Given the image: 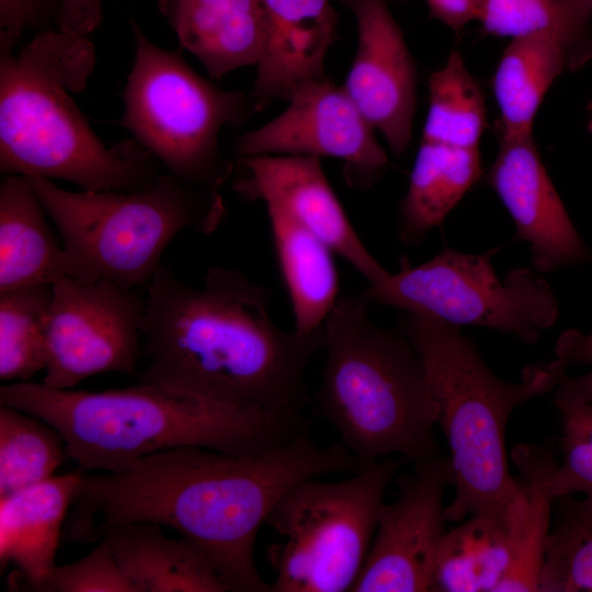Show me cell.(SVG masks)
Masks as SVG:
<instances>
[{
  "label": "cell",
  "mask_w": 592,
  "mask_h": 592,
  "mask_svg": "<svg viewBox=\"0 0 592 592\" xmlns=\"http://www.w3.org/2000/svg\"><path fill=\"white\" fill-rule=\"evenodd\" d=\"M29 179L5 175L0 185V292L68 277V264Z\"/></svg>",
  "instance_id": "cell-23"
},
{
  "label": "cell",
  "mask_w": 592,
  "mask_h": 592,
  "mask_svg": "<svg viewBox=\"0 0 592 592\" xmlns=\"http://www.w3.org/2000/svg\"><path fill=\"white\" fill-rule=\"evenodd\" d=\"M497 250L467 253L445 246L426 262L405 264L362 292L371 303L457 328L492 329L533 344L556 323L558 300L533 266L513 269L501 280L492 262Z\"/></svg>",
  "instance_id": "cell-10"
},
{
  "label": "cell",
  "mask_w": 592,
  "mask_h": 592,
  "mask_svg": "<svg viewBox=\"0 0 592 592\" xmlns=\"http://www.w3.org/2000/svg\"><path fill=\"white\" fill-rule=\"evenodd\" d=\"M432 16L454 32H460L467 23L477 20L482 0H426Z\"/></svg>",
  "instance_id": "cell-36"
},
{
  "label": "cell",
  "mask_w": 592,
  "mask_h": 592,
  "mask_svg": "<svg viewBox=\"0 0 592 592\" xmlns=\"http://www.w3.org/2000/svg\"><path fill=\"white\" fill-rule=\"evenodd\" d=\"M590 14L577 0H482L477 20L494 36L517 38L553 32L591 57L587 36Z\"/></svg>",
  "instance_id": "cell-31"
},
{
  "label": "cell",
  "mask_w": 592,
  "mask_h": 592,
  "mask_svg": "<svg viewBox=\"0 0 592 592\" xmlns=\"http://www.w3.org/2000/svg\"><path fill=\"white\" fill-rule=\"evenodd\" d=\"M406 460L386 457L346 479L310 478L284 493L265 522L281 537L267 550L271 592H351L387 487Z\"/></svg>",
  "instance_id": "cell-9"
},
{
  "label": "cell",
  "mask_w": 592,
  "mask_h": 592,
  "mask_svg": "<svg viewBox=\"0 0 592 592\" xmlns=\"http://www.w3.org/2000/svg\"><path fill=\"white\" fill-rule=\"evenodd\" d=\"M555 353L568 367L574 364H592V331L584 334L576 329L566 330L557 339Z\"/></svg>",
  "instance_id": "cell-37"
},
{
  "label": "cell",
  "mask_w": 592,
  "mask_h": 592,
  "mask_svg": "<svg viewBox=\"0 0 592 592\" xmlns=\"http://www.w3.org/2000/svg\"><path fill=\"white\" fill-rule=\"evenodd\" d=\"M561 418L562 459L547 478V487L556 499L582 493L592 499V402L554 399Z\"/></svg>",
  "instance_id": "cell-32"
},
{
  "label": "cell",
  "mask_w": 592,
  "mask_h": 592,
  "mask_svg": "<svg viewBox=\"0 0 592 592\" xmlns=\"http://www.w3.org/2000/svg\"><path fill=\"white\" fill-rule=\"evenodd\" d=\"M234 187L243 198L271 205L326 242L367 285L388 275L367 249L327 179L320 158L298 155L237 157Z\"/></svg>",
  "instance_id": "cell-14"
},
{
  "label": "cell",
  "mask_w": 592,
  "mask_h": 592,
  "mask_svg": "<svg viewBox=\"0 0 592 592\" xmlns=\"http://www.w3.org/2000/svg\"><path fill=\"white\" fill-rule=\"evenodd\" d=\"M0 405L53 425L78 470L117 473L140 457L181 446L251 455L310 428L301 413L214 402L156 384L104 391L55 389L32 382L0 387Z\"/></svg>",
  "instance_id": "cell-3"
},
{
  "label": "cell",
  "mask_w": 592,
  "mask_h": 592,
  "mask_svg": "<svg viewBox=\"0 0 592 592\" xmlns=\"http://www.w3.org/2000/svg\"><path fill=\"white\" fill-rule=\"evenodd\" d=\"M287 102L275 118L238 138L237 157L337 158L343 162L346 184L354 189H369L382 177L387 153L343 86L326 76L301 86Z\"/></svg>",
  "instance_id": "cell-12"
},
{
  "label": "cell",
  "mask_w": 592,
  "mask_h": 592,
  "mask_svg": "<svg viewBox=\"0 0 592 592\" xmlns=\"http://www.w3.org/2000/svg\"><path fill=\"white\" fill-rule=\"evenodd\" d=\"M482 175L478 148L421 141L399 209V238L421 243Z\"/></svg>",
  "instance_id": "cell-25"
},
{
  "label": "cell",
  "mask_w": 592,
  "mask_h": 592,
  "mask_svg": "<svg viewBox=\"0 0 592 592\" xmlns=\"http://www.w3.org/2000/svg\"><path fill=\"white\" fill-rule=\"evenodd\" d=\"M135 58L118 122L133 139L181 181L213 193L232 174L219 148L225 126L244 123L250 95L226 91L195 72L178 52L156 45L130 21Z\"/></svg>",
  "instance_id": "cell-8"
},
{
  "label": "cell",
  "mask_w": 592,
  "mask_h": 592,
  "mask_svg": "<svg viewBox=\"0 0 592 592\" xmlns=\"http://www.w3.org/2000/svg\"><path fill=\"white\" fill-rule=\"evenodd\" d=\"M158 7L212 79L258 65L263 25L257 0H158Z\"/></svg>",
  "instance_id": "cell-20"
},
{
  "label": "cell",
  "mask_w": 592,
  "mask_h": 592,
  "mask_svg": "<svg viewBox=\"0 0 592 592\" xmlns=\"http://www.w3.org/2000/svg\"><path fill=\"white\" fill-rule=\"evenodd\" d=\"M53 284L0 292V378L29 382L46 367L45 318Z\"/></svg>",
  "instance_id": "cell-29"
},
{
  "label": "cell",
  "mask_w": 592,
  "mask_h": 592,
  "mask_svg": "<svg viewBox=\"0 0 592 592\" xmlns=\"http://www.w3.org/2000/svg\"><path fill=\"white\" fill-rule=\"evenodd\" d=\"M453 483L448 456L414 463L383 503L363 569L351 592L431 591L445 530L444 492Z\"/></svg>",
  "instance_id": "cell-13"
},
{
  "label": "cell",
  "mask_w": 592,
  "mask_h": 592,
  "mask_svg": "<svg viewBox=\"0 0 592 592\" xmlns=\"http://www.w3.org/2000/svg\"><path fill=\"white\" fill-rule=\"evenodd\" d=\"M146 295L107 280L83 283L62 277L53 284L45 318L46 367L42 382L71 389L109 372L134 375L143 353Z\"/></svg>",
  "instance_id": "cell-11"
},
{
  "label": "cell",
  "mask_w": 592,
  "mask_h": 592,
  "mask_svg": "<svg viewBox=\"0 0 592 592\" xmlns=\"http://www.w3.org/2000/svg\"><path fill=\"white\" fill-rule=\"evenodd\" d=\"M589 115H590V119L588 123V127H589V130L592 133V100L589 105Z\"/></svg>",
  "instance_id": "cell-40"
},
{
  "label": "cell",
  "mask_w": 592,
  "mask_h": 592,
  "mask_svg": "<svg viewBox=\"0 0 592 592\" xmlns=\"http://www.w3.org/2000/svg\"><path fill=\"white\" fill-rule=\"evenodd\" d=\"M369 304L348 293L327 317L317 407L362 466L436 456L437 408L422 360L398 327L371 319Z\"/></svg>",
  "instance_id": "cell-5"
},
{
  "label": "cell",
  "mask_w": 592,
  "mask_h": 592,
  "mask_svg": "<svg viewBox=\"0 0 592 592\" xmlns=\"http://www.w3.org/2000/svg\"><path fill=\"white\" fill-rule=\"evenodd\" d=\"M272 242L291 300L294 329L312 333L323 323L340 295L333 250L278 208L265 205Z\"/></svg>",
  "instance_id": "cell-24"
},
{
  "label": "cell",
  "mask_w": 592,
  "mask_h": 592,
  "mask_svg": "<svg viewBox=\"0 0 592 592\" xmlns=\"http://www.w3.org/2000/svg\"><path fill=\"white\" fill-rule=\"evenodd\" d=\"M45 19V0H0V49L18 48L23 33Z\"/></svg>",
  "instance_id": "cell-34"
},
{
  "label": "cell",
  "mask_w": 592,
  "mask_h": 592,
  "mask_svg": "<svg viewBox=\"0 0 592 592\" xmlns=\"http://www.w3.org/2000/svg\"><path fill=\"white\" fill-rule=\"evenodd\" d=\"M362 467L341 441L319 445L310 428L251 455L201 446L167 449L117 473L83 474L67 536L93 542L96 517L100 524L168 526L205 553L227 592H271L257 568L254 546L276 502L304 480Z\"/></svg>",
  "instance_id": "cell-1"
},
{
  "label": "cell",
  "mask_w": 592,
  "mask_h": 592,
  "mask_svg": "<svg viewBox=\"0 0 592 592\" xmlns=\"http://www.w3.org/2000/svg\"><path fill=\"white\" fill-rule=\"evenodd\" d=\"M486 182L511 216L515 239L528 244L536 271L544 274L592 260L546 171L533 134L500 136Z\"/></svg>",
  "instance_id": "cell-16"
},
{
  "label": "cell",
  "mask_w": 592,
  "mask_h": 592,
  "mask_svg": "<svg viewBox=\"0 0 592 592\" xmlns=\"http://www.w3.org/2000/svg\"><path fill=\"white\" fill-rule=\"evenodd\" d=\"M87 36L42 30L20 48L0 49V171L59 179L84 191H124L150 181L159 162L134 139L107 147L71 93L95 65Z\"/></svg>",
  "instance_id": "cell-4"
},
{
  "label": "cell",
  "mask_w": 592,
  "mask_h": 592,
  "mask_svg": "<svg viewBox=\"0 0 592 592\" xmlns=\"http://www.w3.org/2000/svg\"><path fill=\"white\" fill-rule=\"evenodd\" d=\"M146 291L139 382L223 405L305 412L307 371L323 350V327H278L270 291L236 269L210 266L193 287L162 263Z\"/></svg>",
  "instance_id": "cell-2"
},
{
  "label": "cell",
  "mask_w": 592,
  "mask_h": 592,
  "mask_svg": "<svg viewBox=\"0 0 592 592\" xmlns=\"http://www.w3.org/2000/svg\"><path fill=\"white\" fill-rule=\"evenodd\" d=\"M111 548L136 592H227L205 553L166 536L150 522L100 524L94 539Z\"/></svg>",
  "instance_id": "cell-19"
},
{
  "label": "cell",
  "mask_w": 592,
  "mask_h": 592,
  "mask_svg": "<svg viewBox=\"0 0 592 592\" xmlns=\"http://www.w3.org/2000/svg\"><path fill=\"white\" fill-rule=\"evenodd\" d=\"M83 473L52 478L0 499V565H15L32 588L54 569L60 531Z\"/></svg>",
  "instance_id": "cell-21"
},
{
  "label": "cell",
  "mask_w": 592,
  "mask_h": 592,
  "mask_svg": "<svg viewBox=\"0 0 592 592\" xmlns=\"http://www.w3.org/2000/svg\"><path fill=\"white\" fill-rule=\"evenodd\" d=\"M397 327L414 346L436 402V425L448 446L455 493L445 519L505 510L524 486L511 475L505 430L521 405L554 391L568 366L555 358L524 367L519 383L498 377L459 328L405 312Z\"/></svg>",
  "instance_id": "cell-6"
},
{
  "label": "cell",
  "mask_w": 592,
  "mask_h": 592,
  "mask_svg": "<svg viewBox=\"0 0 592 592\" xmlns=\"http://www.w3.org/2000/svg\"><path fill=\"white\" fill-rule=\"evenodd\" d=\"M65 458V441L53 425L0 405V499L52 478Z\"/></svg>",
  "instance_id": "cell-28"
},
{
  "label": "cell",
  "mask_w": 592,
  "mask_h": 592,
  "mask_svg": "<svg viewBox=\"0 0 592 592\" xmlns=\"http://www.w3.org/2000/svg\"><path fill=\"white\" fill-rule=\"evenodd\" d=\"M27 179L60 235L68 277L83 283L146 287L180 232L209 235L226 216L221 194L167 171L124 191L71 192L52 180Z\"/></svg>",
  "instance_id": "cell-7"
},
{
  "label": "cell",
  "mask_w": 592,
  "mask_h": 592,
  "mask_svg": "<svg viewBox=\"0 0 592 592\" xmlns=\"http://www.w3.org/2000/svg\"><path fill=\"white\" fill-rule=\"evenodd\" d=\"M263 49L250 94L254 111L288 101L301 86L326 77V56L338 38L330 0H257Z\"/></svg>",
  "instance_id": "cell-17"
},
{
  "label": "cell",
  "mask_w": 592,
  "mask_h": 592,
  "mask_svg": "<svg viewBox=\"0 0 592 592\" xmlns=\"http://www.w3.org/2000/svg\"><path fill=\"white\" fill-rule=\"evenodd\" d=\"M512 458L527 493V512L513 562L496 592L539 591L555 501L547 487V478L557 459L551 446L534 444L514 446Z\"/></svg>",
  "instance_id": "cell-26"
},
{
  "label": "cell",
  "mask_w": 592,
  "mask_h": 592,
  "mask_svg": "<svg viewBox=\"0 0 592 592\" xmlns=\"http://www.w3.org/2000/svg\"><path fill=\"white\" fill-rule=\"evenodd\" d=\"M39 591L46 592H136L117 563L111 548L101 542L87 556L55 566Z\"/></svg>",
  "instance_id": "cell-33"
},
{
  "label": "cell",
  "mask_w": 592,
  "mask_h": 592,
  "mask_svg": "<svg viewBox=\"0 0 592 592\" xmlns=\"http://www.w3.org/2000/svg\"><path fill=\"white\" fill-rule=\"evenodd\" d=\"M430 103L422 140L460 148H478L486 128L482 90L453 50L429 80Z\"/></svg>",
  "instance_id": "cell-27"
},
{
  "label": "cell",
  "mask_w": 592,
  "mask_h": 592,
  "mask_svg": "<svg viewBox=\"0 0 592 592\" xmlns=\"http://www.w3.org/2000/svg\"><path fill=\"white\" fill-rule=\"evenodd\" d=\"M354 15L357 50L344 89L399 157L412 138L417 72L385 0H340Z\"/></svg>",
  "instance_id": "cell-15"
},
{
  "label": "cell",
  "mask_w": 592,
  "mask_h": 592,
  "mask_svg": "<svg viewBox=\"0 0 592 592\" xmlns=\"http://www.w3.org/2000/svg\"><path fill=\"white\" fill-rule=\"evenodd\" d=\"M526 512L525 490L505 510L474 513L446 531L431 591L496 592L513 562Z\"/></svg>",
  "instance_id": "cell-18"
},
{
  "label": "cell",
  "mask_w": 592,
  "mask_h": 592,
  "mask_svg": "<svg viewBox=\"0 0 592 592\" xmlns=\"http://www.w3.org/2000/svg\"><path fill=\"white\" fill-rule=\"evenodd\" d=\"M589 58L553 32L512 38L492 81L500 112V136L533 134L536 113L556 78L566 69L582 66Z\"/></svg>",
  "instance_id": "cell-22"
},
{
  "label": "cell",
  "mask_w": 592,
  "mask_h": 592,
  "mask_svg": "<svg viewBox=\"0 0 592 592\" xmlns=\"http://www.w3.org/2000/svg\"><path fill=\"white\" fill-rule=\"evenodd\" d=\"M47 18L56 29L88 36L102 20L101 0H45Z\"/></svg>",
  "instance_id": "cell-35"
},
{
  "label": "cell",
  "mask_w": 592,
  "mask_h": 592,
  "mask_svg": "<svg viewBox=\"0 0 592 592\" xmlns=\"http://www.w3.org/2000/svg\"><path fill=\"white\" fill-rule=\"evenodd\" d=\"M555 501L539 591L592 592V499L567 494Z\"/></svg>",
  "instance_id": "cell-30"
},
{
  "label": "cell",
  "mask_w": 592,
  "mask_h": 592,
  "mask_svg": "<svg viewBox=\"0 0 592 592\" xmlns=\"http://www.w3.org/2000/svg\"><path fill=\"white\" fill-rule=\"evenodd\" d=\"M582 7L592 13V0H577Z\"/></svg>",
  "instance_id": "cell-39"
},
{
  "label": "cell",
  "mask_w": 592,
  "mask_h": 592,
  "mask_svg": "<svg viewBox=\"0 0 592 592\" xmlns=\"http://www.w3.org/2000/svg\"><path fill=\"white\" fill-rule=\"evenodd\" d=\"M554 399L592 402V371L577 377L561 375L554 390Z\"/></svg>",
  "instance_id": "cell-38"
}]
</instances>
